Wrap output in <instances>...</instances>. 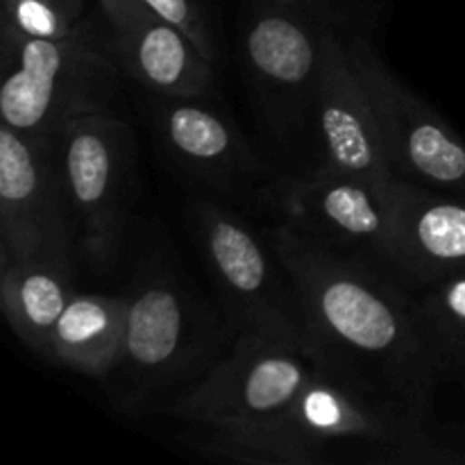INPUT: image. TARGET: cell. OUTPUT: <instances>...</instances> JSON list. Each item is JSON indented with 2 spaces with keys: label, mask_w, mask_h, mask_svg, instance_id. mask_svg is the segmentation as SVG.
Listing matches in <instances>:
<instances>
[{
  "label": "cell",
  "mask_w": 465,
  "mask_h": 465,
  "mask_svg": "<svg viewBox=\"0 0 465 465\" xmlns=\"http://www.w3.org/2000/svg\"><path fill=\"white\" fill-rule=\"evenodd\" d=\"M330 27L293 5L254 0L241 35V64L263 134L313 166V125Z\"/></svg>",
  "instance_id": "obj_3"
},
{
  "label": "cell",
  "mask_w": 465,
  "mask_h": 465,
  "mask_svg": "<svg viewBox=\"0 0 465 465\" xmlns=\"http://www.w3.org/2000/svg\"><path fill=\"white\" fill-rule=\"evenodd\" d=\"M304 9L343 35H372L381 23L384 0H280Z\"/></svg>",
  "instance_id": "obj_19"
},
{
  "label": "cell",
  "mask_w": 465,
  "mask_h": 465,
  "mask_svg": "<svg viewBox=\"0 0 465 465\" xmlns=\"http://www.w3.org/2000/svg\"><path fill=\"white\" fill-rule=\"evenodd\" d=\"M207 100L153 94L148 118L159 150L200 195L271 216L277 171L259 157L243 130Z\"/></svg>",
  "instance_id": "obj_7"
},
{
  "label": "cell",
  "mask_w": 465,
  "mask_h": 465,
  "mask_svg": "<svg viewBox=\"0 0 465 465\" xmlns=\"http://www.w3.org/2000/svg\"><path fill=\"white\" fill-rule=\"evenodd\" d=\"M331 168L371 184L395 180L384 136L366 84L350 53L348 35L327 30L313 125V166Z\"/></svg>",
  "instance_id": "obj_12"
},
{
  "label": "cell",
  "mask_w": 465,
  "mask_h": 465,
  "mask_svg": "<svg viewBox=\"0 0 465 465\" xmlns=\"http://www.w3.org/2000/svg\"><path fill=\"white\" fill-rule=\"evenodd\" d=\"M271 216L307 239L393 272L389 186L322 166L277 173Z\"/></svg>",
  "instance_id": "obj_10"
},
{
  "label": "cell",
  "mask_w": 465,
  "mask_h": 465,
  "mask_svg": "<svg viewBox=\"0 0 465 465\" xmlns=\"http://www.w3.org/2000/svg\"><path fill=\"white\" fill-rule=\"evenodd\" d=\"M57 157L80 262L95 272L112 271L136 184L130 123L114 112L75 116L57 134Z\"/></svg>",
  "instance_id": "obj_6"
},
{
  "label": "cell",
  "mask_w": 465,
  "mask_h": 465,
  "mask_svg": "<svg viewBox=\"0 0 465 465\" xmlns=\"http://www.w3.org/2000/svg\"><path fill=\"white\" fill-rule=\"evenodd\" d=\"M125 298L123 352L104 380L121 411L159 413L234 350L236 331L225 313L204 302L159 254L141 263Z\"/></svg>",
  "instance_id": "obj_2"
},
{
  "label": "cell",
  "mask_w": 465,
  "mask_h": 465,
  "mask_svg": "<svg viewBox=\"0 0 465 465\" xmlns=\"http://www.w3.org/2000/svg\"><path fill=\"white\" fill-rule=\"evenodd\" d=\"M407 289L443 377H452L465 361V272L418 282Z\"/></svg>",
  "instance_id": "obj_17"
},
{
  "label": "cell",
  "mask_w": 465,
  "mask_h": 465,
  "mask_svg": "<svg viewBox=\"0 0 465 465\" xmlns=\"http://www.w3.org/2000/svg\"><path fill=\"white\" fill-rule=\"evenodd\" d=\"M139 3L186 32L212 62L221 59V39L204 0H139Z\"/></svg>",
  "instance_id": "obj_20"
},
{
  "label": "cell",
  "mask_w": 465,
  "mask_h": 465,
  "mask_svg": "<svg viewBox=\"0 0 465 465\" xmlns=\"http://www.w3.org/2000/svg\"><path fill=\"white\" fill-rule=\"evenodd\" d=\"M452 377H459V380H461L463 381V384H465V361L461 363V366H459L457 368V372H454V375Z\"/></svg>",
  "instance_id": "obj_21"
},
{
  "label": "cell",
  "mask_w": 465,
  "mask_h": 465,
  "mask_svg": "<svg viewBox=\"0 0 465 465\" xmlns=\"http://www.w3.org/2000/svg\"><path fill=\"white\" fill-rule=\"evenodd\" d=\"M109 25V44L121 71L143 89L177 98L216 95V62L186 32L139 0H95Z\"/></svg>",
  "instance_id": "obj_13"
},
{
  "label": "cell",
  "mask_w": 465,
  "mask_h": 465,
  "mask_svg": "<svg viewBox=\"0 0 465 465\" xmlns=\"http://www.w3.org/2000/svg\"><path fill=\"white\" fill-rule=\"evenodd\" d=\"M348 44L375 107L395 180L465 195V141L434 107L393 75L372 35H348Z\"/></svg>",
  "instance_id": "obj_9"
},
{
  "label": "cell",
  "mask_w": 465,
  "mask_h": 465,
  "mask_svg": "<svg viewBox=\"0 0 465 465\" xmlns=\"http://www.w3.org/2000/svg\"><path fill=\"white\" fill-rule=\"evenodd\" d=\"M125 295L75 293L50 334L45 361L104 381L123 352Z\"/></svg>",
  "instance_id": "obj_16"
},
{
  "label": "cell",
  "mask_w": 465,
  "mask_h": 465,
  "mask_svg": "<svg viewBox=\"0 0 465 465\" xmlns=\"http://www.w3.org/2000/svg\"><path fill=\"white\" fill-rule=\"evenodd\" d=\"M84 3L86 0H3V30L53 41L91 36Z\"/></svg>",
  "instance_id": "obj_18"
},
{
  "label": "cell",
  "mask_w": 465,
  "mask_h": 465,
  "mask_svg": "<svg viewBox=\"0 0 465 465\" xmlns=\"http://www.w3.org/2000/svg\"><path fill=\"white\" fill-rule=\"evenodd\" d=\"M77 252L64 193L57 136L0 125V262Z\"/></svg>",
  "instance_id": "obj_11"
},
{
  "label": "cell",
  "mask_w": 465,
  "mask_h": 465,
  "mask_svg": "<svg viewBox=\"0 0 465 465\" xmlns=\"http://www.w3.org/2000/svg\"><path fill=\"white\" fill-rule=\"evenodd\" d=\"M189 216L236 336H266L309 348L298 291L263 230H254L239 209L200 193L191 198Z\"/></svg>",
  "instance_id": "obj_4"
},
{
  "label": "cell",
  "mask_w": 465,
  "mask_h": 465,
  "mask_svg": "<svg viewBox=\"0 0 465 465\" xmlns=\"http://www.w3.org/2000/svg\"><path fill=\"white\" fill-rule=\"evenodd\" d=\"M75 252H44L0 262V307L14 334L41 359H48L50 334L75 298Z\"/></svg>",
  "instance_id": "obj_15"
},
{
  "label": "cell",
  "mask_w": 465,
  "mask_h": 465,
  "mask_svg": "<svg viewBox=\"0 0 465 465\" xmlns=\"http://www.w3.org/2000/svg\"><path fill=\"white\" fill-rule=\"evenodd\" d=\"M263 236L298 291L309 348L318 361L339 368L422 420L443 368L407 286L389 268L280 223L266 227Z\"/></svg>",
  "instance_id": "obj_1"
},
{
  "label": "cell",
  "mask_w": 465,
  "mask_h": 465,
  "mask_svg": "<svg viewBox=\"0 0 465 465\" xmlns=\"http://www.w3.org/2000/svg\"><path fill=\"white\" fill-rule=\"evenodd\" d=\"M307 345L266 336H236L234 350L198 384L162 407L195 427H239L275 418L316 372Z\"/></svg>",
  "instance_id": "obj_8"
},
{
  "label": "cell",
  "mask_w": 465,
  "mask_h": 465,
  "mask_svg": "<svg viewBox=\"0 0 465 465\" xmlns=\"http://www.w3.org/2000/svg\"><path fill=\"white\" fill-rule=\"evenodd\" d=\"M391 263L404 286L465 272V195L389 184Z\"/></svg>",
  "instance_id": "obj_14"
},
{
  "label": "cell",
  "mask_w": 465,
  "mask_h": 465,
  "mask_svg": "<svg viewBox=\"0 0 465 465\" xmlns=\"http://www.w3.org/2000/svg\"><path fill=\"white\" fill-rule=\"evenodd\" d=\"M118 71L94 36L53 41L3 30L0 116L25 134L57 136L75 116L114 112Z\"/></svg>",
  "instance_id": "obj_5"
}]
</instances>
